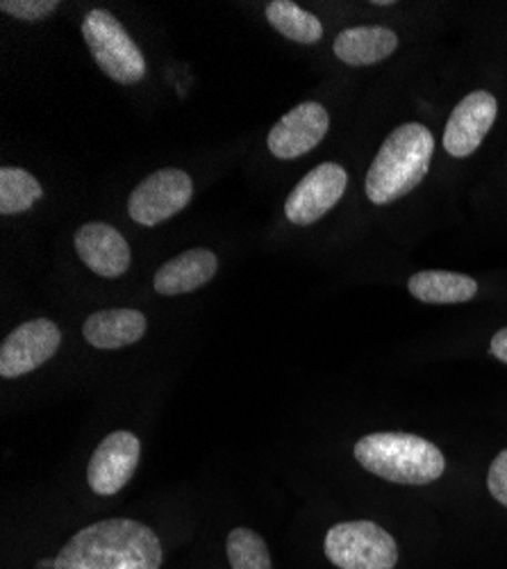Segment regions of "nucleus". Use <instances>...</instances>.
<instances>
[{
	"label": "nucleus",
	"mask_w": 507,
	"mask_h": 569,
	"mask_svg": "<svg viewBox=\"0 0 507 569\" xmlns=\"http://www.w3.org/2000/svg\"><path fill=\"white\" fill-rule=\"evenodd\" d=\"M331 117L316 101H305L275 123L266 137L268 153L278 160H296L316 149L328 134Z\"/></svg>",
	"instance_id": "obj_10"
},
{
	"label": "nucleus",
	"mask_w": 507,
	"mask_h": 569,
	"mask_svg": "<svg viewBox=\"0 0 507 569\" xmlns=\"http://www.w3.org/2000/svg\"><path fill=\"white\" fill-rule=\"evenodd\" d=\"M326 558L339 569H394L398 562L396 540L376 521H339L324 540Z\"/></svg>",
	"instance_id": "obj_5"
},
{
	"label": "nucleus",
	"mask_w": 507,
	"mask_h": 569,
	"mask_svg": "<svg viewBox=\"0 0 507 569\" xmlns=\"http://www.w3.org/2000/svg\"><path fill=\"white\" fill-rule=\"evenodd\" d=\"M62 345V333L51 319H32L14 328L0 347V376L19 378L49 362Z\"/></svg>",
	"instance_id": "obj_8"
},
{
	"label": "nucleus",
	"mask_w": 507,
	"mask_h": 569,
	"mask_svg": "<svg viewBox=\"0 0 507 569\" xmlns=\"http://www.w3.org/2000/svg\"><path fill=\"white\" fill-rule=\"evenodd\" d=\"M268 23L283 37L296 43H316L324 37V26L312 14L298 8L292 0H273L266 6Z\"/></svg>",
	"instance_id": "obj_17"
},
{
	"label": "nucleus",
	"mask_w": 507,
	"mask_h": 569,
	"mask_svg": "<svg viewBox=\"0 0 507 569\" xmlns=\"http://www.w3.org/2000/svg\"><path fill=\"white\" fill-rule=\"evenodd\" d=\"M60 8L58 0H3L0 12L21 21H41Z\"/></svg>",
	"instance_id": "obj_20"
},
{
	"label": "nucleus",
	"mask_w": 507,
	"mask_h": 569,
	"mask_svg": "<svg viewBox=\"0 0 507 569\" xmlns=\"http://www.w3.org/2000/svg\"><path fill=\"white\" fill-rule=\"evenodd\" d=\"M409 295L433 306L467 303L478 295V282L471 276L455 271H419L407 280Z\"/></svg>",
	"instance_id": "obj_16"
},
{
	"label": "nucleus",
	"mask_w": 507,
	"mask_h": 569,
	"mask_svg": "<svg viewBox=\"0 0 507 569\" xmlns=\"http://www.w3.org/2000/svg\"><path fill=\"white\" fill-rule=\"evenodd\" d=\"M435 153L433 132L417 123L398 126L381 147L366 173V197L374 206H389L417 189Z\"/></svg>",
	"instance_id": "obj_2"
},
{
	"label": "nucleus",
	"mask_w": 507,
	"mask_h": 569,
	"mask_svg": "<svg viewBox=\"0 0 507 569\" xmlns=\"http://www.w3.org/2000/svg\"><path fill=\"white\" fill-rule=\"evenodd\" d=\"M43 194L39 180L23 171L3 167L0 169V214H19L30 210Z\"/></svg>",
	"instance_id": "obj_18"
},
{
	"label": "nucleus",
	"mask_w": 507,
	"mask_h": 569,
	"mask_svg": "<svg viewBox=\"0 0 507 569\" xmlns=\"http://www.w3.org/2000/svg\"><path fill=\"white\" fill-rule=\"evenodd\" d=\"M158 533L136 519L114 517L78 531L58 553L53 569H160Z\"/></svg>",
	"instance_id": "obj_1"
},
{
	"label": "nucleus",
	"mask_w": 507,
	"mask_h": 569,
	"mask_svg": "<svg viewBox=\"0 0 507 569\" xmlns=\"http://www.w3.org/2000/svg\"><path fill=\"white\" fill-rule=\"evenodd\" d=\"M348 173L335 162H324L301 178L285 201V214L294 226H312L328 214L344 197Z\"/></svg>",
	"instance_id": "obj_7"
},
{
	"label": "nucleus",
	"mask_w": 507,
	"mask_h": 569,
	"mask_svg": "<svg viewBox=\"0 0 507 569\" xmlns=\"http://www.w3.org/2000/svg\"><path fill=\"white\" fill-rule=\"evenodd\" d=\"M498 114V101L489 91H471L455 106L444 130V149L453 158H469L480 149Z\"/></svg>",
	"instance_id": "obj_11"
},
{
	"label": "nucleus",
	"mask_w": 507,
	"mask_h": 569,
	"mask_svg": "<svg viewBox=\"0 0 507 569\" xmlns=\"http://www.w3.org/2000/svg\"><path fill=\"white\" fill-rule=\"evenodd\" d=\"M353 456L374 477L398 486H428L446 471L439 447L412 433L364 436L357 440Z\"/></svg>",
	"instance_id": "obj_3"
},
{
	"label": "nucleus",
	"mask_w": 507,
	"mask_h": 569,
	"mask_svg": "<svg viewBox=\"0 0 507 569\" xmlns=\"http://www.w3.org/2000/svg\"><path fill=\"white\" fill-rule=\"evenodd\" d=\"M398 49L394 30L383 26H355L337 34L333 51L348 67H372L387 60Z\"/></svg>",
	"instance_id": "obj_15"
},
{
	"label": "nucleus",
	"mask_w": 507,
	"mask_h": 569,
	"mask_svg": "<svg viewBox=\"0 0 507 569\" xmlns=\"http://www.w3.org/2000/svg\"><path fill=\"white\" fill-rule=\"evenodd\" d=\"M142 458V442L130 431L110 433L94 451L87 467V483L99 497L119 495L134 477Z\"/></svg>",
	"instance_id": "obj_9"
},
{
	"label": "nucleus",
	"mask_w": 507,
	"mask_h": 569,
	"mask_svg": "<svg viewBox=\"0 0 507 569\" xmlns=\"http://www.w3.org/2000/svg\"><path fill=\"white\" fill-rule=\"evenodd\" d=\"M146 317L140 310L119 308L89 315L82 326V333L94 349L116 351L140 342L146 336Z\"/></svg>",
	"instance_id": "obj_14"
},
{
	"label": "nucleus",
	"mask_w": 507,
	"mask_h": 569,
	"mask_svg": "<svg viewBox=\"0 0 507 569\" xmlns=\"http://www.w3.org/2000/svg\"><path fill=\"white\" fill-rule=\"evenodd\" d=\"M75 251L80 260L103 278H119L130 269V247L123 234L108 223H84L75 232Z\"/></svg>",
	"instance_id": "obj_12"
},
{
	"label": "nucleus",
	"mask_w": 507,
	"mask_h": 569,
	"mask_svg": "<svg viewBox=\"0 0 507 569\" xmlns=\"http://www.w3.org/2000/svg\"><path fill=\"white\" fill-rule=\"evenodd\" d=\"M219 269V260L207 249H190L164 262L153 280V288L162 297H178L196 292L207 284Z\"/></svg>",
	"instance_id": "obj_13"
},
{
	"label": "nucleus",
	"mask_w": 507,
	"mask_h": 569,
	"mask_svg": "<svg viewBox=\"0 0 507 569\" xmlns=\"http://www.w3.org/2000/svg\"><path fill=\"white\" fill-rule=\"evenodd\" d=\"M489 351L496 360L505 362L507 365V326L500 328L498 333L491 338V345H489Z\"/></svg>",
	"instance_id": "obj_22"
},
{
	"label": "nucleus",
	"mask_w": 507,
	"mask_h": 569,
	"mask_svg": "<svg viewBox=\"0 0 507 569\" xmlns=\"http://www.w3.org/2000/svg\"><path fill=\"white\" fill-rule=\"evenodd\" d=\"M225 553L233 569H273L264 538L251 529L230 531L225 540Z\"/></svg>",
	"instance_id": "obj_19"
},
{
	"label": "nucleus",
	"mask_w": 507,
	"mask_h": 569,
	"mask_svg": "<svg viewBox=\"0 0 507 569\" xmlns=\"http://www.w3.org/2000/svg\"><path fill=\"white\" fill-rule=\"evenodd\" d=\"M82 37L101 71L119 84H136L146 76V60L121 21L108 10H91L82 21Z\"/></svg>",
	"instance_id": "obj_4"
},
{
	"label": "nucleus",
	"mask_w": 507,
	"mask_h": 569,
	"mask_svg": "<svg viewBox=\"0 0 507 569\" xmlns=\"http://www.w3.org/2000/svg\"><path fill=\"white\" fill-rule=\"evenodd\" d=\"M194 197L192 178L180 169H160L132 189L128 214L140 226H160L190 206Z\"/></svg>",
	"instance_id": "obj_6"
},
{
	"label": "nucleus",
	"mask_w": 507,
	"mask_h": 569,
	"mask_svg": "<svg viewBox=\"0 0 507 569\" xmlns=\"http://www.w3.org/2000/svg\"><path fill=\"white\" fill-rule=\"evenodd\" d=\"M487 488L491 492V497L507 508V449H503L487 473Z\"/></svg>",
	"instance_id": "obj_21"
}]
</instances>
